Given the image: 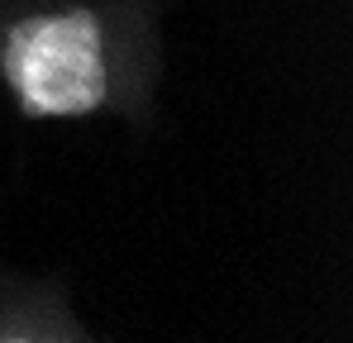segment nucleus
Wrapping results in <instances>:
<instances>
[{
  "mask_svg": "<svg viewBox=\"0 0 353 343\" xmlns=\"http://www.w3.org/2000/svg\"><path fill=\"white\" fill-rule=\"evenodd\" d=\"M10 339H91L86 324L67 310L58 286L19 282V277H0V343Z\"/></svg>",
  "mask_w": 353,
  "mask_h": 343,
  "instance_id": "obj_2",
  "label": "nucleus"
},
{
  "mask_svg": "<svg viewBox=\"0 0 353 343\" xmlns=\"http://www.w3.org/2000/svg\"><path fill=\"white\" fill-rule=\"evenodd\" d=\"M158 72L153 0H48L0 19V86L24 119H148Z\"/></svg>",
  "mask_w": 353,
  "mask_h": 343,
  "instance_id": "obj_1",
  "label": "nucleus"
}]
</instances>
